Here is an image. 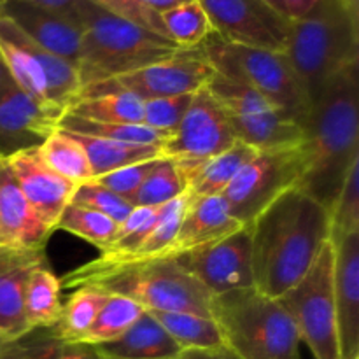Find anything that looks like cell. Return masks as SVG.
Instances as JSON below:
<instances>
[{
  "label": "cell",
  "mask_w": 359,
  "mask_h": 359,
  "mask_svg": "<svg viewBox=\"0 0 359 359\" xmlns=\"http://www.w3.org/2000/svg\"><path fill=\"white\" fill-rule=\"evenodd\" d=\"M255 287L279 298L314 265L328 242V209L293 188L270 203L251 224Z\"/></svg>",
  "instance_id": "6da1fadb"
},
{
  "label": "cell",
  "mask_w": 359,
  "mask_h": 359,
  "mask_svg": "<svg viewBox=\"0 0 359 359\" xmlns=\"http://www.w3.org/2000/svg\"><path fill=\"white\" fill-rule=\"evenodd\" d=\"M359 63L323 91L305 125L304 177L298 188L332 209L351 167L359 160Z\"/></svg>",
  "instance_id": "7a4b0ae2"
},
{
  "label": "cell",
  "mask_w": 359,
  "mask_h": 359,
  "mask_svg": "<svg viewBox=\"0 0 359 359\" xmlns=\"http://www.w3.org/2000/svg\"><path fill=\"white\" fill-rule=\"evenodd\" d=\"M286 56L312 111L328 84L359 63V7L351 0H319L291 20Z\"/></svg>",
  "instance_id": "3957f363"
},
{
  "label": "cell",
  "mask_w": 359,
  "mask_h": 359,
  "mask_svg": "<svg viewBox=\"0 0 359 359\" xmlns=\"http://www.w3.org/2000/svg\"><path fill=\"white\" fill-rule=\"evenodd\" d=\"M62 287L91 286L109 294L137 302L144 311L186 312L210 318L214 294L200 284L177 259L139 263L88 262L60 279Z\"/></svg>",
  "instance_id": "277c9868"
},
{
  "label": "cell",
  "mask_w": 359,
  "mask_h": 359,
  "mask_svg": "<svg viewBox=\"0 0 359 359\" xmlns=\"http://www.w3.org/2000/svg\"><path fill=\"white\" fill-rule=\"evenodd\" d=\"M77 23L81 28V48L76 69L83 90L179 51L167 37L107 13L88 0H79Z\"/></svg>",
  "instance_id": "5b68a950"
},
{
  "label": "cell",
  "mask_w": 359,
  "mask_h": 359,
  "mask_svg": "<svg viewBox=\"0 0 359 359\" xmlns=\"http://www.w3.org/2000/svg\"><path fill=\"white\" fill-rule=\"evenodd\" d=\"M210 318L238 359H300V335L291 316L255 286L214 294Z\"/></svg>",
  "instance_id": "8992f818"
},
{
  "label": "cell",
  "mask_w": 359,
  "mask_h": 359,
  "mask_svg": "<svg viewBox=\"0 0 359 359\" xmlns=\"http://www.w3.org/2000/svg\"><path fill=\"white\" fill-rule=\"evenodd\" d=\"M200 48L217 76L252 88L305 128L311 107L286 53L230 44L214 32Z\"/></svg>",
  "instance_id": "52a82bcc"
},
{
  "label": "cell",
  "mask_w": 359,
  "mask_h": 359,
  "mask_svg": "<svg viewBox=\"0 0 359 359\" xmlns=\"http://www.w3.org/2000/svg\"><path fill=\"white\" fill-rule=\"evenodd\" d=\"M333 265L335 251L328 241L309 272L276 298L291 316L300 340L311 349L314 359H342L333 294Z\"/></svg>",
  "instance_id": "ba28073f"
},
{
  "label": "cell",
  "mask_w": 359,
  "mask_h": 359,
  "mask_svg": "<svg viewBox=\"0 0 359 359\" xmlns=\"http://www.w3.org/2000/svg\"><path fill=\"white\" fill-rule=\"evenodd\" d=\"M0 53L11 79L37 100L49 102L67 111L79 98L83 88L76 67L35 44L2 13Z\"/></svg>",
  "instance_id": "9c48e42d"
},
{
  "label": "cell",
  "mask_w": 359,
  "mask_h": 359,
  "mask_svg": "<svg viewBox=\"0 0 359 359\" xmlns=\"http://www.w3.org/2000/svg\"><path fill=\"white\" fill-rule=\"evenodd\" d=\"M205 88L224 111L238 142L255 151H269L300 146L305 140L304 126L252 88L217 74Z\"/></svg>",
  "instance_id": "30bf717a"
},
{
  "label": "cell",
  "mask_w": 359,
  "mask_h": 359,
  "mask_svg": "<svg viewBox=\"0 0 359 359\" xmlns=\"http://www.w3.org/2000/svg\"><path fill=\"white\" fill-rule=\"evenodd\" d=\"M304 168V142L283 149L258 151L221 196L231 216L248 226L270 203L300 186Z\"/></svg>",
  "instance_id": "8fae6325"
},
{
  "label": "cell",
  "mask_w": 359,
  "mask_h": 359,
  "mask_svg": "<svg viewBox=\"0 0 359 359\" xmlns=\"http://www.w3.org/2000/svg\"><path fill=\"white\" fill-rule=\"evenodd\" d=\"M235 142L226 114L203 86L193 95L184 119L161 147V156L174 160L188 181L200 165L230 149Z\"/></svg>",
  "instance_id": "7c38bea8"
},
{
  "label": "cell",
  "mask_w": 359,
  "mask_h": 359,
  "mask_svg": "<svg viewBox=\"0 0 359 359\" xmlns=\"http://www.w3.org/2000/svg\"><path fill=\"white\" fill-rule=\"evenodd\" d=\"M214 74L216 72L207 62L202 48L179 49L174 55L149 63L142 69L84 88L81 95L114 90L135 95L140 100L193 95L202 90L212 79Z\"/></svg>",
  "instance_id": "4fadbf2b"
},
{
  "label": "cell",
  "mask_w": 359,
  "mask_h": 359,
  "mask_svg": "<svg viewBox=\"0 0 359 359\" xmlns=\"http://www.w3.org/2000/svg\"><path fill=\"white\" fill-rule=\"evenodd\" d=\"M224 42L286 53L291 20L263 0H198Z\"/></svg>",
  "instance_id": "5bb4252c"
},
{
  "label": "cell",
  "mask_w": 359,
  "mask_h": 359,
  "mask_svg": "<svg viewBox=\"0 0 359 359\" xmlns=\"http://www.w3.org/2000/svg\"><path fill=\"white\" fill-rule=\"evenodd\" d=\"M175 259L212 294L255 286L249 226Z\"/></svg>",
  "instance_id": "9a60e30c"
},
{
  "label": "cell",
  "mask_w": 359,
  "mask_h": 359,
  "mask_svg": "<svg viewBox=\"0 0 359 359\" xmlns=\"http://www.w3.org/2000/svg\"><path fill=\"white\" fill-rule=\"evenodd\" d=\"M65 109L37 100L13 79L0 88V156L39 147L56 130Z\"/></svg>",
  "instance_id": "2e32d148"
},
{
  "label": "cell",
  "mask_w": 359,
  "mask_h": 359,
  "mask_svg": "<svg viewBox=\"0 0 359 359\" xmlns=\"http://www.w3.org/2000/svg\"><path fill=\"white\" fill-rule=\"evenodd\" d=\"M6 158L32 210L49 230L55 231L77 186L51 170L42 161L37 147L16 151Z\"/></svg>",
  "instance_id": "e0dca14e"
},
{
  "label": "cell",
  "mask_w": 359,
  "mask_h": 359,
  "mask_svg": "<svg viewBox=\"0 0 359 359\" xmlns=\"http://www.w3.org/2000/svg\"><path fill=\"white\" fill-rule=\"evenodd\" d=\"M44 263V249L0 244V342H14L32 333L25 319V290L30 273Z\"/></svg>",
  "instance_id": "ac0fdd59"
},
{
  "label": "cell",
  "mask_w": 359,
  "mask_h": 359,
  "mask_svg": "<svg viewBox=\"0 0 359 359\" xmlns=\"http://www.w3.org/2000/svg\"><path fill=\"white\" fill-rule=\"evenodd\" d=\"M333 265L337 330L342 359L359 358V233L337 245Z\"/></svg>",
  "instance_id": "d6986e66"
},
{
  "label": "cell",
  "mask_w": 359,
  "mask_h": 359,
  "mask_svg": "<svg viewBox=\"0 0 359 359\" xmlns=\"http://www.w3.org/2000/svg\"><path fill=\"white\" fill-rule=\"evenodd\" d=\"M0 13L9 18L35 44L46 51L77 65L81 48V28L74 21L23 2H2Z\"/></svg>",
  "instance_id": "ffe728a7"
},
{
  "label": "cell",
  "mask_w": 359,
  "mask_h": 359,
  "mask_svg": "<svg viewBox=\"0 0 359 359\" xmlns=\"http://www.w3.org/2000/svg\"><path fill=\"white\" fill-rule=\"evenodd\" d=\"M53 231L25 198L6 156H0V244L44 249Z\"/></svg>",
  "instance_id": "44dd1931"
},
{
  "label": "cell",
  "mask_w": 359,
  "mask_h": 359,
  "mask_svg": "<svg viewBox=\"0 0 359 359\" xmlns=\"http://www.w3.org/2000/svg\"><path fill=\"white\" fill-rule=\"evenodd\" d=\"M242 226L244 224L231 216L221 195L198 200L188 198L181 226L168 249L167 259H175L193 249L228 237Z\"/></svg>",
  "instance_id": "7402d4cb"
},
{
  "label": "cell",
  "mask_w": 359,
  "mask_h": 359,
  "mask_svg": "<svg viewBox=\"0 0 359 359\" xmlns=\"http://www.w3.org/2000/svg\"><path fill=\"white\" fill-rule=\"evenodd\" d=\"M100 347L111 359H175L181 347L147 311L118 340Z\"/></svg>",
  "instance_id": "603a6c76"
},
{
  "label": "cell",
  "mask_w": 359,
  "mask_h": 359,
  "mask_svg": "<svg viewBox=\"0 0 359 359\" xmlns=\"http://www.w3.org/2000/svg\"><path fill=\"white\" fill-rule=\"evenodd\" d=\"M258 151L237 140L230 149L200 165L186 181L188 182V189H186L188 198L198 200L205 198V196H219L233 181L235 175L241 172V168Z\"/></svg>",
  "instance_id": "cb8c5ba5"
},
{
  "label": "cell",
  "mask_w": 359,
  "mask_h": 359,
  "mask_svg": "<svg viewBox=\"0 0 359 359\" xmlns=\"http://www.w3.org/2000/svg\"><path fill=\"white\" fill-rule=\"evenodd\" d=\"M25 319L30 328L48 330L58 323L62 314V283L48 265H41L30 273L25 290Z\"/></svg>",
  "instance_id": "d4e9b609"
},
{
  "label": "cell",
  "mask_w": 359,
  "mask_h": 359,
  "mask_svg": "<svg viewBox=\"0 0 359 359\" xmlns=\"http://www.w3.org/2000/svg\"><path fill=\"white\" fill-rule=\"evenodd\" d=\"M67 111L98 123L142 125L144 100L126 91H95L79 95Z\"/></svg>",
  "instance_id": "484cf974"
},
{
  "label": "cell",
  "mask_w": 359,
  "mask_h": 359,
  "mask_svg": "<svg viewBox=\"0 0 359 359\" xmlns=\"http://www.w3.org/2000/svg\"><path fill=\"white\" fill-rule=\"evenodd\" d=\"M74 135L86 151L93 179L128 167V165L161 158V147L116 142V140L97 139V137L79 135V133H74Z\"/></svg>",
  "instance_id": "4316f807"
},
{
  "label": "cell",
  "mask_w": 359,
  "mask_h": 359,
  "mask_svg": "<svg viewBox=\"0 0 359 359\" xmlns=\"http://www.w3.org/2000/svg\"><path fill=\"white\" fill-rule=\"evenodd\" d=\"M109 293L91 286L76 287L62 307L58 323L53 326V337L60 342L77 344L90 330L98 312L107 302Z\"/></svg>",
  "instance_id": "83f0119b"
},
{
  "label": "cell",
  "mask_w": 359,
  "mask_h": 359,
  "mask_svg": "<svg viewBox=\"0 0 359 359\" xmlns=\"http://www.w3.org/2000/svg\"><path fill=\"white\" fill-rule=\"evenodd\" d=\"M174 339V342L184 349H219L224 346L219 326L212 318L186 312L147 311Z\"/></svg>",
  "instance_id": "f1b7e54d"
},
{
  "label": "cell",
  "mask_w": 359,
  "mask_h": 359,
  "mask_svg": "<svg viewBox=\"0 0 359 359\" xmlns=\"http://www.w3.org/2000/svg\"><path fill=\"white\" fill-rule=\"evenodd\" d=\"M37 149L51 170L76 186L93 179L86 151L74 133L56 128Z\"/></svg>",
  "instance_id": "f546056e"
},
{
  "label": "cell",
  "mask_w": 359,
  "mask_h": 359,
  "mask_svg": "<svg viewBox=\"0 0 359 359\" xmlns=\"http://www.w3.org/2000/svg\"><path fill=\"white\" fill-rule=\"evenodd\" d=\"M56 128L65 130L70 133H79V135L97 137V139L116 140V142L137 144V146H154L163 147L170 137L156 130L147 128L146 125H121V123H98L91 119L79 118L72 112L65 111L60 118Z\"/></svg>",
  "instance_id": "4dcf8cb0"
},
{
  "label": "cell",
  "mask_w": 359,
  "mask_h": 359,
  "mask_svg": "<svg viewBox=\"0 0 359 359\" xmlns=\"http://www.w3.org/2000/svg\"><path fill=\"white\" fill-rule=\"evenodd\" d=\"M142 314L144 309L137 302L119 294H109L107 302L79 344L102 346V344L114 342L125 335Z\"/></svg>",
  "instance_id": "1f68e13d"
},
{
  "label": "cell",
  "mask_w": 359,
  "mask_h": 359,
  "mask_svg": "<svg viewBox=\"0 0 359 359\" xmlns=\"http://www.w3.org/2000/svg\"><path fill=\"white\" fill-rule=\"evenodd\" d=\"M167 37L179 49H196L212 34L209 16L198 0H191L160 14Z\"/></svg>",
  "instance_id": "d6a6232c"
},
{
  "label": "cell",
  "mask_w": 359,
  "mask_h": 359,
  "mask_svg": "<svg viewBox=\"0 0 359 359\" xmlns=\"http://www.w3.org/2000/svg\"><path fill=\"white\" fill-rule=\"evenodd\" d=\"M186 189H188V184L175 161L161 156L133 198L132 207L165 205L184 195Z\"/></svg>",
  "instance_id": "836d02e7"
},
{
  "label": "cell",
  "mask_w": 359,
  "mask_h": 359,
  "mask_svg": "<svg viewBox=\"0 0 359 359\" xmlns=\"http://www.w3.org/2000/svg\"><path fill=\"white\" fill-rule=\"evenodd\" d=\"M116 228H118V223L105 214L69 203L63 209L55 230L69 231V233L90 242L98 251H102L111 244Z\"/></svg>",
  "instance_id": "e575fe53"
},
{
  "label": "cell",
  "mask_w": 359,
  "mask_h": 359,
  "mask_svg": "<svg viewBox=\"0 0 359 359\" xmlns=\"http://www.w3.org/2000/svg\"><path fill=\"white\" fill-rule=\"evenodd\" d=\"M328 241L332 245L359 233V160L351 167L339 196L328 210Z\"/></svg>",
  "instance_id": "d590c367"
},
{
  "label": "cell",
  "mask_w": 359,
  "mask_h": 359,
  "mask_svg": "<svg viewBox=\"0 0 359 359\" xmlns=\"http://www.w3.org/2000/svg\"><path fill=\"white\" fill-rule=\"evenodd\" d=\"M195 95V93H193ZM193 95H177V97H161L144 100L142 125L172 137L184 119Z\"/></svg>",
  "instance_id": "8d00e7d4"
},
{
  "label": "cell",
  "mask_w": 359,
  "mask_h": 359,
  "mask_svg": "<svg viewBox=\"0 0 359 359\" xmlns=\"http://www.w3.org/2000/svg\"><path fill=\"white\" fill-rule=\"evenodd\" d=\"M70 203L105 214V216H109L116 223H121L133 209L126 200H123L121 196L112 193L111 189L102 186L95 179L77 184Z\"/></svg>",
  "instance_id": "74e56055"
},
{
  "label": "cell",
  "mask_w": 359,
  "mask_h": 359,
  "mask_svg": "<svg viewBox=\"0 0 359 359\" xmlns=\"http://www.w3.org/2000/svg\"><path fill=\"white\" fill-rule=\"evenodd\" d=\"M158 160H160V158L128 165V167H123L119 168V170L100 175V177H97L95 181L100 182L102 186L111 189L112 193L121 196L123 200H126V202L132 205L133 198H135V195L139 193V189L142 188L144 181H146L147 175L151 174V170L156 167Z\"/></svg>",
  "instance_id": "f35d334b"
},
{
  "label": "cell",
  "mask_w": 359,
  "mask_h": 359,
  "mask_svg": "<svg viewBox=\"0 0 359 359\" xmlns=\"http://www.w3.org/2000/svg\"><path fill=\"white\" fill-rule=\"evenodd\" d=\"M88 2L102 7V9H105L107 13L116 14V16L123 18V20L132 21V23L139 25V27L153 32V34L167 37V32H165L163 23H161L160 14L147 9L140 0H88ZM168 41H170V39H168Z\"/></svg>",
  "instance_id": "ab89813d"
},
{
  "label": "cell",
  "mask_w": 359,
  "mask_h": 359,
  "mask_svg": "<svg viewBox=\"0 0 359 359\" xmlns=\"http://www.w3.org/2000/svg\"><path fill=\"white\" fill-rule=\"evenodd\" d=\"M56 339H39L27 342V337L14 342H0V359H48Z\"/></svg>",
  "instance_id": "60d3db41"
},
{
  "label": "cell",
  "mask_w": 359,
  "mask_h": 359,
  "mask_svg": "<svg viewBox=\"0 0 359 359\" xmlns=\"http://www.w3.org/2000/svg\"><path fill=\"white\" fill-rule=\"evenodd\" d=\"M48 359H111L98 346L91 344H67L56 339Z\"/></svg>",
  "instance_id": "b9f144b4"
},
{
  "label": "cell",
  "mask_w": 359,
  "mask_h": 359,
  "mask_svg": "<svg viewBox=\"0 0 359 359\" xmlns=\"http://www.w3.org/2000/svg\"><path fill=\"white\" fill-rule=\"evenodd\" d=\"M2 2L30 4V6H37L42 7V9L53 11V13L77 23V6H79V0H0V4Z\"/></svg>",
  "instance_id": "7bdbcfd3"
},
{
  "label": "cell",
  "mask_w": 359,
  "mask_h": 359,
  "mask_svg": "<svg viewBox=\"0 0 359 359\" xmlns=\"http://www.w3.org/2000/svg\"><path fill=\"white\" fill-rule=\"evenodd\" d=\"M175 359H238L228 347L219 349H184Z\"/></svg>",
  "instance_id": "ee69618b"
},
{
  "label": "cell",
  "mask_w": 359,
  "mask_h": 359,
  "mask_svg": "<svg viewBox=\"0 0 359 359\" xmlns=\"http://www.w3.org/2000/svg\"><path fill=\"white\" fill-rule=\"evenodd\" d=\"M318 2L319 0H284V6H286L290 20H298L305 16Z\"/></svg>",
  "instance_id": "f6af8a7d"
},
{
  "label": "cell",
  "mask_w": 359,
  "mask_h": 359,
  "mask_svg": "<svg viewBox=\"0 0 359 359\" xmlns=\"http://www.w3.org/2000/svg\"><path fill=\"white\" fill-rule=\"evenodd\" d=\"M147 9H151L156 14H163L167 11L174 9V7L182 6L186 2H191V0H140Z\"/></svg>",
  "instance_id": "bcb514c9"
},
{
  "label": "cell",
  "mask_w": 359,
  "mask_h": 359,
  "mask_svg": "<svg viewBox=\"0 0 359 359\" xmlns=\"http://www.w3.org/2000/svg\"><path fill=\"white\" fill-rule=\"evenodd\" d=\"M263 2L269 4L270 7H273V9L277 11V13H280L283 16L290 18L287 16V11H286V6H284V0H263Z\"/></svg>",
  "instance_id": "7dc6e473"
},
{
  "label": "cell",
  "mask_w": 359,
  "mask_h": 359,
  "mask_svg": "<svg viewBox=\"0 0 359 359\" xmlns=\"http://www.w3.org/2000/svg\"><path fill=\"white\" fill-rule=\"evenodd\" d=\"M9 79H11L9 70H7L6 63H4V58H2V53H0V88H2Z\"/></svg>",
  "instance_id": "c3c4849f"
},
{
  "label": "cell",
  "mask_w": 359,
  "mask_h": 359,
  "mask_svg": "<svg viewBox=\"0 0 359 359\" xmlns=\"http://www.w3.org/2000/svg\"><path fill=\"white\" fill-rule=\"evenodd\" d=\"M351 2H353L356 7H359V0H351Z\"/></svg>",
  "instance_id": "681fc988"
}]
</instances>
